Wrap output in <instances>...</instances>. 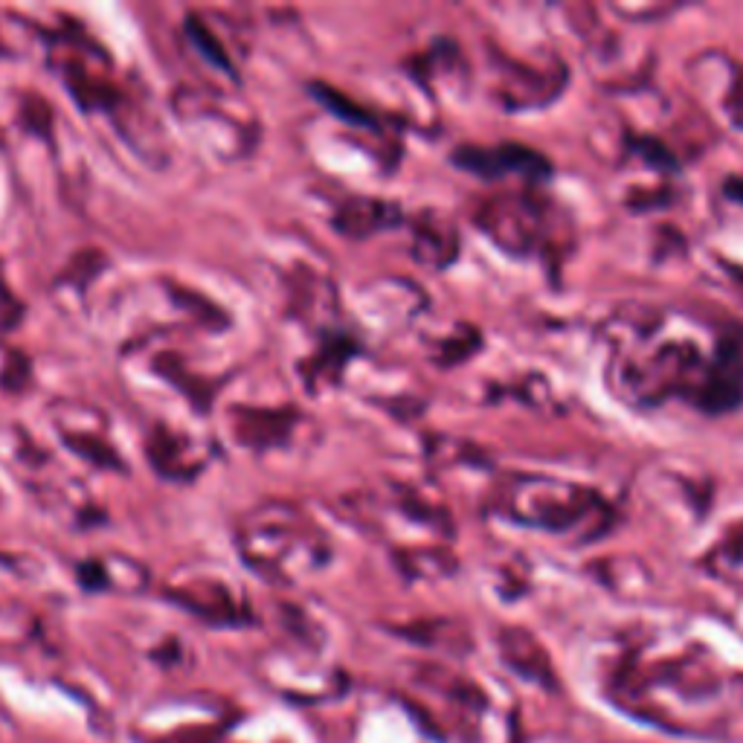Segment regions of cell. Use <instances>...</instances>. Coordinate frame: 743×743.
Listing matches in <instances>:
<instances>
[{
    "mask_svg": "<svg viewBox=\"0 0 743 743\" xmlns=\"http://www.w3.org/2000/svg\"><path fill=\"white\" fill-rule=\"evenodd\" d=\"M50 64L56 67L64 88L85 111L119 114L125 105V90L119 88L114 61L93 44L79 27H64L50 35Z\"/></svg>",
    "mask_w": 743,
    "mask_h": 743,
    "instance_id": "1",
    "label": "cell"
},
{
    "mask_svg": "<svg viewBox=\"0 0 743 743\" xmlns=\"http://www.w3.org/2000/svg\"><path fill=\"white\" fill-rule=\"evenodd\" d=\"M50 413H53V424L64 439V445L79 450L93 462H105L108 468H117L119 459L114 456L111 445L105 442V416L99 410L59 401L53 404Z\"/></svg>",
    "mask_w": 743,
    "mask_h": 743,
    "instance_id": "2",
    "label": "cell"
},
{
    "mask_svg": "<svg viewBox=\"0 0 743 743\" xmlns=\"http://www.w3.org/2000/svg\"><path fill=\"white\" fill-rule=\"evenodd\" d=\"M149 456L154 468L160 474L172 476V479H186V476L198 474V468H201V459L192 453L189 436L183 439V436H175L163 427L151 436Z\"/></svg>",
    "mask_w": 743,
    "mask_h": 743,
    "instance_id": "3",
    "label": "cell"
}]
</instances>
